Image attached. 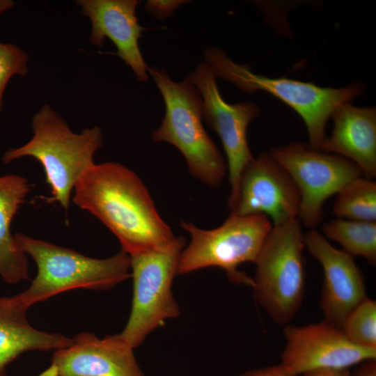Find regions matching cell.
<instances>
[{
    "mask_svg": "<svg viewBox=\"0 0 376 376\" xmlns=\"http://www.w3.org/2000/svg\"><path fill=\"white\" fill-rule=\"evenodd\" d=\"M74 189L73 203L108 228L129 256L159 248L175 237L143 182L120 164H95Z\"/></svg>",
    "mask_w": 376,
    "mask_h": 376,
    "instance_id": "1",
    "label": "cell"
},
{
    "mask_svg": "<svg viewBox=\"0 0 376 376\" xmlns=\"http://www.w3.org/2000/svg\"><path fill=\"white\" fill-rule=\"evenodd\" d=\"M33 136L2 157L5 164L31 157L43 167L51 189L49 203L57 202L67 211L71 194L82 175L94 164V155L102 146L100 128L94 126L75 133L49 105L45 104L31 120Z\"/></svg>",
    "mask_w": 376,
    "mask_h": 376,
    "instance_id": "2",
    "label": "cell"
},
{
    "mask_svg": "<svg viewBox=\"0 0 376 376\" xmlns=\"http://www.w3.org/2000/svg\"><path fill=\"white\" fill-rule=\"evenodd\" d=\"M15 237L19 249L33 258L38 268L31 285L16 295L26 308L68 290L111 289L131 276L130 258L123 250L100 259L22 233H15Z\"/></svg>",
    "mask_w": 376,
    "mask_h": 376,
    "instance_id": "3",
    "label": "cell"
},
{
    "mask_svg": "<svg viewBox=\"0 0 376 376\" xmlns=\"http://www.w3.org/2000/svg\"><path fill=\"white\" fill-rule=\"evenodd\" d=\"M148 72L165 104L164 117L152 132V140L175 146L194 178L218 187L228 172L227 163L202 123L203 102L198 91L186 79L173 81L163 69L152 67Z\"/></svg>",
    "mask_w": 376,
    "mask_h": 376,
    "instance_id": "4",
    "label": "cell"
},
{
    "mask_svg": "<svg viewBox=\"0 0 376 376\" xmlns=\"http://www.w3.org/2000/svg\"><path fill=\"white\" fill-rule=\"evenodd\" d=\"M203 54L216 77L232 83L245 93L267 92L296 111L306 125L308 145L316 150H320L327 137V122L336 107L350 102L363 92V86L357 83L335 88L284 77L269 78L256 75L246 65L233 62L218 47H209Z\"/></svg>",
    "mask_w": 376,
    "mask_h": 376,
    "instance_id": "5",
    "label": "cell"
},
{
    "mask_svg": "<svg viewBox=\"0 0 376 376\" xmlns=\"http://www.w3.org/2000/svg\"><path fill=\"white\" fill-rule=\"evenodd\" d=\"M304 247L301 224L295 218L272 226L254 263V297L279 324L292 320L303 300Z\"/></svg>",
    "mask_w": 376,
    "mask_h": 376,
    "instance_id": "6",
    "label": "cell"
},
{
    "mask_svg": "<svg viewBox=\"0 0 376 376\" xmlns=\"http://www.w3.org/2000/svg\"><path fill=\"white\" fill-rule=\"evenodd\" d=\"M180 226L189 233L191 240L180 253L178 275L219 267L234 283L253 287V279L237 267L245 263H255L272 227L267 217L230 212L225 221L214 229H201L185 221H181Z\"/></svg>",
    "mask_w": 376,
    "mask_h": 376,
    "instance_id": "7",
    "label": "cell"
},
{
    "mask_svg": "<svg viewBox=\"0 0 376 376\" xmlns=\"http://www.w3.org/2000/svg\"><path fill=\"white\" fill-rule=\"evenodd\" d=\"M185 245V238L178 236L159 248L130 256L133 297L120 335L134 349L167 320L179 315L172 285Z\"/></svg>",
    "mask_w": 376,
    "mask_h": 376,
    "instance_id": "8",
    "label": "cell"
},
{
    "mask_svg": "<svg viewBox=\"0 0 376 376\" xmlns=\"http://www.w3.org/2000/svg\"><path fill=\"white\" fill-rule=\"evenodd\" d=\"M269 153L297 186L300 196L298 219L311 228L321 221L326 201L363 175L347 159L312 149L303 143L274 147Z\"/></svg>",
    "mask_w": 376,
    "mask_h": 376,
    "instance_id": "9",
    "label": "cell"
},
{
    "mask_svg": "<svg viewBox=\"0 0 376 376\" xmlns=\"http://www.w3.org/2000/svg\"><path fill=\"white\" fill-rule=\"evenodd\" d=\"M186 80L198 91L203 102L202 116L208 127L219 136L227 157L230 193L228 205L235 204L239 180L245 166L253 159L246 132L250 123L259 115L253 102L229 104L220 94L216 75L207 63H201Z\"/></svg>",
    "mask_w": 376,
    "mask_h": 376,
    "instance_id": "10",
    "label": "cell"
},
{
    "mask_svg": "<svg viewBox=\"0 0 376 376\" xmlns=\"http://www.w3.org/2000/svg\"><path fill=\"white\" fill-rule=\"evenodd\" d=\"M286 345L281 365L291 375L322 370H347L376 359V348L351 342L342 329L323 321L306 326H292L283 330Z\"/></svg>",
    "mask_w": 376,
    "mask_h": 376,
    "instance_id": "11",
    "label": "cell"
},
{
    "mask_svg": "<svg viewBox=\"0 0 376 376\" xmlns=\"http://www.w3.org/2000/svg\"><path fill=\"white\" fill-rule=\"evenodd\" d=\"M299 205V193L290 175L269 152H263L243 169L230 212L265 215L274 226L298 218Z\"/></svg>",
    "mask_w": 376,
    "mask_h": 376,
    "instance_id": "12",
    "label": "cell"
},
{
    "mask_svg": "<svg viewBox=\"0 0 376 376\" xmlns=\"http://www.w3.org/2000/svg\"><path fill=\"white\" fill-rule=\"evenodd\" d=\"M38 376H146L134 348L120 335L100 338L88 332L54 351L49 366Z\"/></svg>",
    "mask_w": 376,
    "mask_h": 376,
    "instance_id": "13",
    "label": "cell"
},
{
    "mask_svg": "<svg viewBox=\"0 0 376 376\" xmlns=\"http://www.w3.org/2000/svg\"><path fill=\"white\" fill-rule=\"evenodd\" d=\"M304 246L323 270L324 321L341 329L349 315L367 298L362 274L351 255L334 247L315 230L304 234Z\"/></svg>",
    "mask_w": 376,
    "mask_h": 376,
    "instance_id": "14",
    "label": "cell"
},
{
    "mask_svg": "<svg viewBox=\"0 0 376 376\" xmlns=\"http://www.w3.org/2000/svg\"><path fill=\"white\" fill-rule=\"evenodd\" d=\"M137 0H79L77 4L91 24L90 42L100 47L106 38L117 48L118 56L139 81L148 79V67L140 50L139 40L146 29L136 16Z\"/></svg>",
    "mask_w": 376,
    "mask_h": 376,
    "instance_id": "15",
    "label": "cell"
},
{
    "mask_svg": "<svg viewBox=\"0 0 376 376\" xmlns=\"http://www.w3.org/2000/svg\"><path fill=\"white\" fill-rule=\"evenodd\" d=\"M334 127L320 150L336 153L356 164L365 178L376 176V109L350 102L336 107Z\"/></svg>",
    "mask_w": 376,
    "mask_h": 376,
    "instance_id": "16",
    "label": "cell"
},
{
    "mask_svg": "<svg viewBox=\"0 0 376 376\" xmlns=\"http://www.w3.org/2000/svg\"><path fill=\"white\" fill-rule=\"evenodd\" d=\"M26 308L16 295L0 297V373L22 353L28 351H55L68 345L72 338L32 327Z\"/></svg>",
    "mask_w": 376,
    "mask_h": 376,
    "instance_id": "17",
    "label": "cell"
},
{
    "mask_svg": "<svg viewBox=\"0 0 376 376\" xmlns=\"http://www.w3.org/2000/svg\"><path fill=\"white\" fill-rule=\"evenodd\" d=\"M30 190L29 181L21 175H0V276L10 284L29 279L26 255L18 246L10 226Z\"/></svg>",
    "mask_w": 376,
    "mask_h": 376,
    "instance_id": "18",
    "label": "cell"
},
{
    "mask_svg": "<svg viewBox=\"0 0 376 376\" xmlns=\"http://www.w3.org/2000/svg\"><path fill=\"white\" fill-rule=\"evenodd\" d=\"M325 236L339 243L350 255L363 257L370 264L376 262V222L331 220L324 224Z\"/></svg>",
    "mask_w": 376,
    "mask_h": 376,
    "instance_id": "19",
    "label": "cell"
},
{
    "mask_svg": "<svg viewBox=\"0 0 376 376\" xmlns=\"http://www.w3.org/2000/svg\"><path fill=\"white\" fill-rule=\"evenodd\" d=\"M332 212L339 219L376 222V182L354 179L337 194Z\"/></svg>",
    "mask_w": 376,
    "mask_h": 376,
    "instance_id": "20",
    "label": "cell"
},
{
    "mask_svg": "<svg viewBox=\"0 0 376 376\" xmlns=\"http://www.w3.org/2000/svg\"><path fill=\"white\" fill-rule=\"evenodd\" d=\"M342 331L353 343L376 348V302L368 297L360 303L345 321Z\"/></svg>",
    "mask_w": 376,
    "mask_h": 376,
    "instance_id": "21",
    "label": "cell"
},
{
    "mask_svg": "<svg viewBox=\"0 0 376 376\" xmlns=\"http://www.w3.org/2000/svg\"><path fill=\"white\" fill-rule=\"evenodd\" d=\"M27 62L28 55L22 49L11 43L0 42V113L7 84L14 75H27Z\"/></svg>",
    "mask_w": 376,
    "mask_h": 376,
    "instance_id": "22",
    "label": "cell"
},
{
    "mask_svg": "<svg viewBox=\"0 0 376 376\" xmlns=\"http://www.w3.org/2000/svg\"><path fill=\"white\" fill-rule=\"evenodd\" d=\"M189 2L184 0H149L145 4L148 13L158 19H164L171 16L182 3Z\"/></svg>",
    "mask_w": 376,
    "mask_h": 376,
    "instance_id": "23",
    "label": "cell"
},
{
    "mask_svg": "<svg viewBox=\"0 0 376 376\" xmlns=\"http://www.w3.org/2000/svg\"><path fill=\"white\" fill-rule=\"evenodd\" d=\"M240 376H293L288 373L283 367L277 366L267 367L245 373Z\"/></svg>",
    "mask_w": 376,
    "mask_h": 376,
    "instance_id": "24",
    "label": "cell"
},
{
    "mask_svg": "<svg viewBox=\"0 0 376 376\" xmlns=\"http://www.w3.org/2000/svg\"><path fill=\"white\" fill-rule=\"evenodd\" d=\"M304 376H351L348 370L322 369L306 373Z\"/></svg>",
    "mask_w": 376,
    "mask_h": 376,
    "instance_id": "25",
    "label": "cell"
},
{
    "mask_svg": "<svg viewBox=\"0 0 376 376\" xmlns=\"http://www.w3.org/2000/svg\"><path fill=\"white\" fill-rule=\"evenodd\" d=\"M355 376H376L375 360L367 361L359 369Z\"/></svg>",
    "mask_w": 376,
    "mask_h": 376,
    "instance_id": "26",
    "label": "cell"
},
{
    "mask_svg": "<svg viewBox=\"0 0 376 376\" xmlns=\"http://www.w3.org/2000/svg\"><path fill=\"white\" fill-rule=\"evenodd\" d=\"M13 6L14 2L11 0H0V15L11 9Z\"/></svg>",
    "mask_w": 376,
    "mask_h": 376,
    "instance_id": "27",
    "label": "cell"
},
{
    "mask_svg": "<svg viewBox=\"0 0 376 376\" xmlns=\"http://www.w3.org/2000/svg\"><path fill=\"white\" fill-rule=\"evenodd\" d=\"M0 376H8L7 374L6 373V371H3V372H1L0 373Z\"/></svg>",
    "mask_w": 376,
    "mask_h": 376,
    "instance_id": "28",
    "label": "cell"
}]
</instances>
